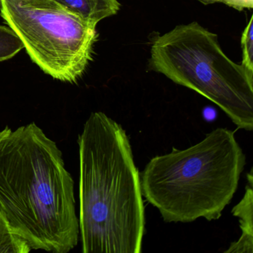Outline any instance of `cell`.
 <instances>
[{
  "label": "cell",
  "mask_w": 253,
  "mask_h": 253,
  "mask_svg": "<svg viewBox=\"0 0 253 253\" xmlns=\"http://www.w3.org/2000/svg\"><path fill=\"white\" fill-rule=\"evenodd\" d=\"M75 183L63 154L35 123L0 131V209L31 250L67 253L78 244Z\"/></svg>",
  "instance_id": "cell-1"
},
{
  "label": "cell",
  "mask_w": 253,
  "mask_h": 253,
  "mask_svg": "<svg viewBox=\"0 0 253 253\" xmlns=\"http://www.w3.org/2000/svg\"><path fill=\"white\" fill-rule=\"evenodd\" d=\"M78 143L83 253H141L144 204L126 132L103 112H92Z\"/></svg>",
  "instance_id": "cell-2"
},
{
  "label": "cell",
  "mask_w": 253,
  "mask_h": 253,
  "mask_svg": "<svg viewBox=\"0 0 253 253\" xmlns=\"http://www.w3.org/2000/svg\"><path fill=\"white\" fill-rule=\"evenodd\" d=\"M245 165L235 132L215 128L187 149L152 158L140 174L142 195L167 223L218 220Z\"/></svg>",
  "instance_id": "cell-3"
},
{
  "label": "cell",
  "mask_w": 253,
  "mask_h": 253,
  "mask_svg": "<svg viewBox=\"0 0 253 253\" xmlns=\"http://www.w3.org/2000/svg\"><path fill=\"white\" fill-rule=\"evenodd\" d=\"M151 70L220 108L240 129L253 130V72L232 61L217 35L192 22L154 40Z\"/></svg>",
  "instance_id": "cell-4"
},
{
  "label": "cell",
  "mask_w": 253,
  "mask_h": 253,
  "mask_svg": "<svg viewBox=\"0 0 253 253\" xmlns=\"http://www.w3.org/2000/svg\"><path fill=\"white\" fill-rule=\"evenodd\" d=\"M0 15L45 74L71 84L84 75L92 59L96 25L54 0H0Z\"/></svg>",
  "instance_id": "cell-5"
},
{
  "label": "cell",
  "mask_w": 253,
  "mask_h": 253,
  "mask_svg": "<svg viewBox=\"0 0 253 253\" xmlns=\"http://www.w3.org/2000/svg\"><path fill=\"white\" fill-rule=\"evenodd\" d=\"M253 169L247 174V184L242 199L232 208V213L239 219L241 235L232 243L226 253H253Z\"/></svg>",
  "instance_id": "cell-6"
},
{
  "label": "cell",
  "mask_w": 253,
  "mask_h": 253,
  "mask_svg": "<svg viewBox=\"0 0 253 253\" xmlns=\"http://www.w3.org/2000/svg\"><path fill=\"white\" fill-rule=\"evenodd\" d=\"M73 14L91 24L118 14L121 4L118 0H54Z\"/></svg>",
  "instance_id": "cell-7"
},
{
  "label": "cell",
  "mask_w": 253,
  "mask_h": 253,
  "mask_svg": "<svg viewBox=\"0 0 253 253\" xmlns=\"http://www.w3.org/2000/svg\"><path fill=\"white\" fill-rule=\"evenodd\" d=\"M31 250L26 241L13 232L0 209V253H28Z\"/></svg>",
  "instance_id": "cell-8"
},
{
  "label": "cell",
  "mask_w": 253,
  "mask_h": 253,
  "mask_svg": "<svg viewBox=\"0 0 253 253\" xmlns=\"http://www.w3.org/2000/svg\"><path fill=\"white\" fill-rule=\"evenodd\" d=\"M24 48V44L14 30L0 26V62L12 58Z\"/></svg>",
  "instance_id": "cell-9"
},
{
  "label": "cell",
  "mask_w": 253,
  "mask_h": 253,
  "mask_svg": "<svg viewBox=\"0 0 253 253\" xmlns=\"http://www.w3.org/2000/svg\"><path fill=\"white\" fill-rule=\"evenodd\" d=\"M241 47L243 53L241 64L253 72V17H251L243 32Z\"/></svg>",
  "instance_id": "cell-10"
},
{
  "label": "cell",
  "mask_w": 253,
  "mask_h": 253,
  "mask_svg": "<svg viewBox=\"0 0 253 253\" xmlns=\"http://www.w3.org/2000/svg\"><path fill=\"white\" fill-rule=\"evenodd\" d=\"M204 5L213 3H223L231 8L238 11H243L245 8L251 9L253 8V0H198Z\"/></svg>",
  "instance_id": "cell-11"
},
{
  "label": "cell",
  "mask_w": 253,
  "mask_h": 253,
  "mask_svg": "<svg viewBox=\"0 0 253 253\" xmlns=\"http://www.w3.org/2000/svg\"><path fill=\"white\" fill-rule=\"evenodd\" d=\"M203 115H204V119H205L206 121H212L213 120L215 119L217 114H216L215 111L213 110V109H206L204 111Z\"/></svg>",
  "instance_id": "cell-12"
},
{
  "label": "cell",
  "mask_w": 253,
  "mask_h": 253,
  "mask_svg": "<svg viewBox=\"0 0 253 253\" xmlns=\"http://www.w3.org/2000/svg\"><path fill=\"white\" fill-rule=\"evenodd\" d=\"M17 1H28V0H17Z\"/></svg>",
  "instance_id": "cell-13"
}]
</instances>
